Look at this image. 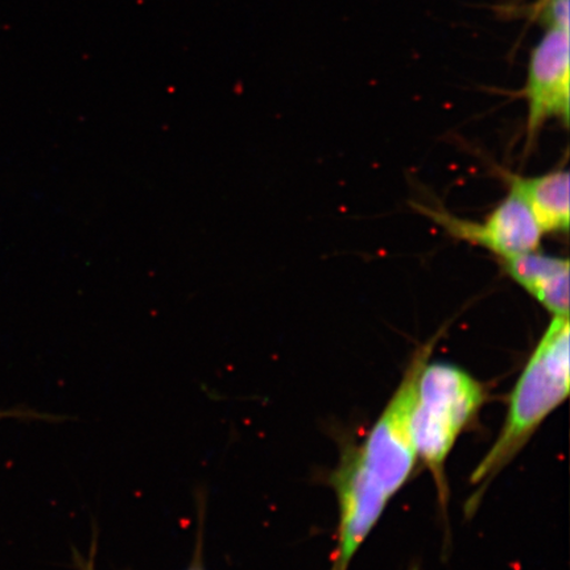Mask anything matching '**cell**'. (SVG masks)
Returning <instances> with one entry per match:
<instances>
[{"instance_id": "52a82bcc", "label": "cell", "mask_w": 570, "mask_h": 570, "mask_svg": "<svg viewBox=\"0 0 570 570\" xmlns=\"http://www.w3.org/2000/svg\"><path fill=\"white\" fill-rule=\"evenodd\" d=\"M504 274L522 287L552 317H569V261L534 249L499 259Z\"/></svg>"}, {"instance_id": "7c38bea8", "label": "cell", "mask_w": 570, "mask_h": 570, "mask_svg": "<svg viewBox=\"0 0 570 570\" xmlns=\"http://www.w3.org/2000/svg\"><path fill=\"white\" fill-rule=\"evenodd\" d=\"M412 570H417L416 568H413Z\"/></svg>"}, {"instance_id": "9c48e42d", "label": "cell", "mask_w": 570, "mask_h": 570, "mask_svg": "<svg viewBox=\"0 0 570 570\" xmlns=\"http://www.w3.org/2000/svg\"><path fill=\"white\" fill-rule=\"evenodd\" d=\"M204 531V530H203ZM203 532L202 538L197 539V547L194 554V561H191V564L188 570H205L204 569V559H203Z\"/></svg>"}, {"instance_id": "3957f363", "label": "cell", "mask_w": 570, "mask_h": 570, "mask_svg": "<svg viewBox=\"0 0 570 570\" xmlns=\"http://www.w3.org/2000/svg\"><path fill=\"white\" fill-rule=\"evenodd\" d=\"M438 340L439 337H433L413 353L402 381L386 407L363 444L356 446L368 474L390 499L407 483L416 466L413 410L416 404L417 382Z\"/></svg>"}, {"instance_id": "30bf717a", "label": "cell", "mask_w": 570, "mask_h": 570, "mask_svg": "<svg viewBox=\"0 0 570 570\" xmlns=\"http://www.w3.org/2000/svg\"><path fill=\"white\" fill-rule=\"evenodd\" d=\"M12 416H23V413L0 412V419Z\"/></svg>"}, {"instance_id": "8fae6325", "label": "cell", "mask_w": 570, "mask_h": 570, "mask_svg": "<svg viewBox=\"0 0 570 570\" xmlns=\"http://www.w3.org/2000/svg\"><path fill=\"white\" fill-rule=\"evenodd\" d=\"M331 570H342V569H340L337 566L332 564Z\"/></svg>"}, {"instance_id": "ba28073f", "label": "cell", "mask_w": 570, "mask_h": 570, "mask_svg": "<svg viewBox=\"0 0 570 570\" xmlns=\"http://www.w3.org/2000/svg\"><path fill=\"white\" fill-rule=\"evenodd\" d=\"M509 189L529 206L543 234H567L570 224L569 173L553 169L544 175L523 177L502 170Z\"/></svg>"}, {"instance_id": "6da1fadb", "label": "cell", "mask_w": 570, "mask_h": 570, "mask_svg": "<svg viewBox=\"0 0 570 570\" xmlns=\"http://www.w3.org/2000/svg\"><path fill=\"white\" fill-rule=\"evenodd\" d=\"M569 332V317H552L511 391L501 432L470 476L474 487L490 483L508 468L547 417L567 401Z\"/></svg>"}, {"instance_id": "8992f818", "label": "cell", "mask_w": 570, "mask_h": 570, "mask_svg": "<svg viewBox=\"0 0 570 570\" xmlns=\"http://www.w3.org/2000/svg\"><path fill=\"white\" fill-rule=\"evenodd\" d=\"M338 501V538L333 564L348 566L380 522L390 498L363 465L358 448L348 446L332 475Z\"/></svg>"}, {"instance_id": "277c9868", "label": "cell", "mask_w": 570, "mask_h": 570, "mask_svg": "<svg viewBox=\"0 0 570 570\" xmlns=\"http://www.w3.org/2000/svg\"><path fill=\"white\" fill-rule=\"evenodd\" d=\"M413 206L452 238L488 249L497 255L498 259L539 249L544 235L523 198L511 189L483 220L453 216L452 213L436 206Z\"/></svg>"}, {"instance_id": "5b68a950", "label": "cell", "mask_w": 570, "mask_h": 570, "mask_svg": "<svg viewBox=\"0 0 570 570\" xmlns=\"http://www.w3.org/2000/svg\"><path fill=\"white\" fill-rule=\"evenodd\" d=\"M569 28L548 27L530 56L523 96L527 101L525 154L551 120L569 126Z\"/></svg>"}, {"instance_id": "7a4b0ae2", "label": "cell", "mask_w": 570, "mask_h": 570, "mask_svg": "<svg viewBox=\"0 0 570 570\" xmlns=\"http://www.w3.org/2000/svg\"><path fill=\"white\" fill-rule=\"evenodd\" d=\"M488 394L484 383L452 363L428 361L420 373L413 439L417 460L430 470L444 509L449 497L448 458L461 434L479 416Z\"/></svg>"}]
</instances>
